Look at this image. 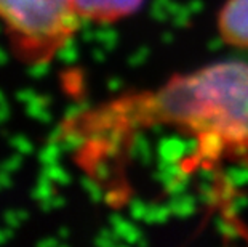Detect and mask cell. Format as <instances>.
<instances>
[{
  "label": "cell",
  "instance_id": "6da1fadb",
  "mask_svg": "<svg viewBox=\"0 0 248 247\" xmlns=\"http://www.w3.org/2000/svg\"><path fill=\"white\" fill-rule=\"evenodd\" d=\"M167 125L197 140L212 159L248 154V65L223 61L176 76L159 88L117 99L94 115V132Z\"/></svg>",
  "mask_w": 248,
  "mask_h": 247
},
{
  "label": "cell",
  "instance_id": "7a4b0ae2",
  "mask_svg": "<svg viewBox=\"0 0 248 247\" xmlns=\"http://www.w3.org/2000/svg\"><path fill=\"white\" fill-rule=\"evenodd\" d=\"M0 21L31 66L48 63L80 26L69 0H0Z\"/></svg>",
  "mask_w": 248,
  "mask_h": 247
},
{
  "label": "cell",
  "instance_id": "3957f363",
  "mask_svg": "<svg viewBox=\"0 0 248 247\" xmlns=\"http://www.w3.org/2000/svg\"><path fill=\"white\" fill-rule=\"evenodd\" d=\"M69 3L80 19L112 23L133 15L142 0H69Z\"/></svg>",
  "mask_w": 248,
  "mask_h": 247
},
{
  "label": "cell",
  "instance_id": "277c9868",
  "mask_svg": "<svg viewBox=\"0 0 248 247\" xmlns=\"http://www.w3.org/2000/svg\"><path fill=\"white\" fill-rule=\"evenodd\" d=\"M218 28L226 44L248 50V0H228L219 12Z\"/></svg>",
  "mask_w": 248,
  "mask_h": 247
},
{
  "label": "cell",
  "instance_id": "5b68a950",
  "mask_svg": "<svg viewBox=\"0 0 248 247\" xmlns=\"http://www.w3.org/2000/svg\"><path fill=\"white\" fill-rule=\"evenodd\" d=\"M12 145L16 148L19 152H23V154H28V152L32 151V145H31V141L28 138H24V136H13L12 138Z\"/></svg>",
  "mask_w": 248,
  "mask_h": 247
},
{
  "label": "cell",
  "instance_id": "8992f818",
  "mask_svg": "<svg viewBox=\"0 0 248 247\" xmlns=\"http://www.w3.org/2000/svg\"><path fill=\"white\" fill-rule=\"evenodd\" d=\"M55 157H56V149L53 145H48L45 146L44 149L40 152V161L44 162V165H50L55 162Z\"/></svg>",
  "mask_w": 248,
  "mask_h": 247
},
{
  "label": "cell",
  "instance_id": "52a82bcc",
  "mask_svg": "<svg viewBox=\"0 0 248 247\" xmlns=\"http://www.w3.org/2000/svg\"><path fill=\"white\" fill-rule=\"evenodd\" d=\"M5 222H7L8 227H18L23 222V215L15 212V210H10V212L5 214Z\"/></svg>",
  "mask_w": 248,
  "mask_h": 247
},
{
  "label": "cell",
  "instance_id": "ba28073f",
  "mask_svg": "<svg viewBox=\"0 0 248 247\" xmlns=\"http://www.w3.org/2000/svg\"><path fill=\"white\" fill-rule=\"evenodd\" d=\"M18 165H19V156H15V157H12L10 161H7L5 164L2 165V170H5V172H13L15 169H18Z\"/></svg>",
  "mask_w": 248,
  "mask_h": 247
},
{
  "label": "cell",
  "instance_id": "9c48e42d",
  "mask_svg": "<svg viewBox=\"0 0 248 247\" xmlns=\"http://www.w3.org/2000/svg\"><path fill=\"white\" fill-rule=\"evenodd\" d=\"M10 234H12V233H10L8 230H7V231H0V244L5 243V241L8 239V236H10Z\"/></svg>",
  "mask_w": 248,
  "mask_h": 247
},
{
  "label": "cell",
  "instance_id": "30bf717a",
  "mask_svg": "<svg viewBox=\"0 0 248 247\" xmlns=\"http://www.w3.org/2000/svg\"><path fill=\"white\" fill-rule=\"evenodd\" d=\"M5 60H7V55H5L2 50H0V65H2V63H5Z\"/></svg>",
  "mask_w": 248,
  "mask_h": 247
}]
</instances>
